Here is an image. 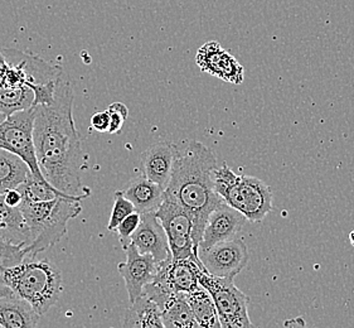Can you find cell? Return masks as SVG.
I'll use <instances>...</instances> for the list:
<instances>
[{"instance_id": "ba28073f", "label": "cell", "mask_w": 354, "mask_h": 328, "mask_svg": "<svg viewBox=\"0 0 354 328\" xmlns=\"http://www.w3.org/2000/svg\"><path fill=\"white\" fill-rule=\"evenodd\" d=\"M156 215L168 236L173 259H192L205 269L194 246V222L191 214L176 201L164 196Z\"/></svg>"}, {"instance_id": "7c38bea8", "label": "cell", "mask_w": 354, "mask_h": 328, "mask_svg": "<svg viewBox=\"0 0 354 328\" xmlns=\"http://www.w3.org/2000/svg\"><path fill=\"white\" fill-rule=\"evenodd\" d=\"M196 62L202 71L230 84L240 85L243 81V67L218 42L205 43L197 52Z\"/></svg>"}, {"instance_id": "e0dca14e", "label": "cell", "mask_w": 354, "mask_h": 328, "mask_svg": "<svg viewBox=\"0 0 354 328\" xmlns=\"http://www.w3.org/2000/svg\"><path fill=\"white\" fill-rule=\"evenodd\" d=\"M121 191L127 196L128 200L131 201L135 211L142 215L156 212V210L163 202L165 192L163 187L147 179L145 176H140L130 181Z\"/></svg>"}, {"instance_id": "7402d4cb", "label": "cell", "mask_w": 354, "mask_h": 328, "mask_svg": "<svg viewBox=\"0 0 354 328\" xmlns=\"http://www.w3.org/2000/svg\"><path fill=\"white\" fill-rule=\"evenodd\" d=\"M185 294L196 317V321L198 322L199 327L222 328L214 300L205 286H201L197 291Z\"/></svg>"}, {"instance_id": "484cf974", "label": "cell", "mask_w": 354, "mask_h": 328, "mask_svg": "<svg viewBox=\"0 0 354 328\" xmlns=\"http://www.w3.org/2000/svg\"><path fill=\"white\" fill-rule=\"evenodd\" d=\"M27 257L23 245L9 243L0 236V274L7 266L18 264Z\"/></svg>"}, {"instance_id": "2e32d148", "label": "cell", "mask_w": 354, "mask_h": 328, "mask_svg": "<svg viewBox=\"0 0 354 328\" xmlns=\"http://www.w3.org/2000/svg\"><path fill=\"white\" fill-rule=\"evenodd\" d=\"M41 314L15 293L0 297V328H33Z\"/></svg>"}, {"instance_id": "d4e9b609", "label": "cell", "mask_w": 354, "mask_h": 328, "mask_svg": "<svg viewBox=\"0 0 354 328\" xmlns=\"http://www.w3.org/2000/svg\"><path fill=\"white\" fill-rule=\"evenodd\" d=\"M135 211V207L131 201L127 199V196L124 194L122 191H118L115 192L113 196V206L110 219H109V224H107V228L110 231H116V228L127 216L133 214Z\"/></svg>"}, {"instance_id": "4316f807", "label": "cell", "mask_w": 354, "mask_h": 328, "mask_svg": "<svg viewBox=\"0 0 354 328\" xmlns=\"http://www.w3.org/2000/svg\"><path fill=\"white\" fill-rule=\"evenodd\" d=\"M142 221V214H139L138 211H134L133 214L127 216L119 224V226L116 228V233L119 235L122 248L125 249L129 244L131 243V236L136 231V228H139Z\"/></svg>"}, {"instance_id": "9a60e30c", "label": "cell", "mask_w": 354, "mask_h": 328, "mask_svg": "<svg viewBox=\"0 0 354 328\" xmlns=\"http://www.w3.org/2000/svg\"><path fill=\"white\" fill-rule=\"evenodd\" d=\"M205 271L192 259L170 257L159 265L158 274L163 277L174 293H192L201 288L199 273Z\"/></svg>"}, {"instance_id": "83f0119b", "label": "cell", "mask_w": 354, "mask_h": 328, "mask_svg": "<svg viewBox=\"0 0 354 328\" xmlns=\"http://www.w3.org/2000/svg\"><path fill=\"white\" fill-rule=\"evenodd\" d=\"M107 111L110 114L109 133L116 134V133L120 131L122 127H124V122H127V119H128V107L122 102H113L110 107H107Z\"/></svg>"}, {"instance_id": "5b68a950", "label": "cell", "mask_w": 354, "mask_h": 328, "mask_svg": "<svg viewBox=\"0 0 354 328\" xmlns=\"http://www.w3.org/2000/svg\"><path fill=\"white\" fill-rule=\"evenodd\" d=\"M213 181L216 192L250 222L262 221L272 208L271 188L257 177L237 176L223 163L214 170Z\"/></svg>"}, {"instance_id": "5bb4252c", "label": "cell", "mask_w": 354, "mask_h": 328, "mask_svg": "<svg viewBox=\"0 0 354 328\" xmlns=\"http://www.w3.org/2000/svg\"><path fill=\"white\" fill-rule=\"evenodd\" d=\"M177 150V145L169 142L153 144L142 153V167L144 176L165 190L169 185Z\"/></svg>"}, {"instance_id": "f1b7e54d", "label": "cell", "mask_w": 354, "mask_h": 328, "mask_svg": "<svg viewBox=\"0 0 354 328\" xmlns=\"http://www.w3.org/2000/svg\"><path fill=\"white\" fill-rule=\"evenodd\" d=\"M91 127L99 133H109L110 129V114L109 111H100L93 115Z\"/></svg>"}, {"instance_id": "603a6c76", "label": "cell", "mask_w": 354, "mask_h": 328, "mask_svg": "<svg viewBox=\"0 0 354 328\" xmlns=\"http://www.w3.org/2000/svg\"><path fill=\"white\" fill-rule=\"evenodd\" d=\"M18 190L21 191L23 200L29 202H42L55 200L62 196H72L59 191L46 179H37L32 173H29L28 177L18 187Z\"/></svg>"}, {"instance_id": "4dcf8cb0", "label": "cell", "mask_w": 354, "mask_h": 328, "mask_svg": "<svg viewBox=\"0 0 354 328\" xmlns=\"http://www.w3.org/2000/svg\"><path fill=\"white\" fill-rule=\"evenodd\" d=\"M12 293H13V291L9 286L0 284V297H6V295H9Z\"/></svg>"}, {"instance_id": "9c48e42d", "label": "cell", "mask_w": 354, "mask_h": 328, "mask_svg": "<svg viewBox=\"0 0 354 328\" xmlns=\"http://www.w3.org/2000/svg\"><path fill=\"white\" fill-rule=\"evenodd\" d=\"M199 259L205 271L214 277L234 279L248 263V249L241 239H231L201 250Z\"/></svg>"}, {"instance_id": "30bf717a", "label": "cell", "mask_w": 354, "mask_h": 328, "mask_svg": "<svg viewBox=\"0 0 354 328\" xmlns=\"http://www.w3.org/2000/svg\"><path fill=\"white\" fill-rule=\"evenodd\" d=\"M125 253L127 260L118 265V271L125 282L129 300L133 303L142 295L145 286L156 279L160 263L150 254H142L134 244H129Z\"/></svg>"}, {"instance_id": "cb8c5ba5", "label": "cell", "mask_w": 354, "mask_h": 328, "mask_svg": "<svg viewBox=\"0 0 354 328\" xmlns=\"http://www.w3.org/2000/svg\"><path fill=\"white\" fill-rule=\"evenodd\" d=\"M35 91L30 87L6 89L0 87V111L9 116L15 111L35 105Z\"/></svg>"}, {"instance_id": "6da1fadb", "label": "cell", "mask_w": 354, "mask_h": 328, "mask_svg": "<svg viewBox=\"0 0 354 328\" xmlns=\"http://www.w3.org/2000/svg\"><path fill=\"white\" fill-rule=\"evenodd\" d=\"M73 90L68 80H59L52 104L36 107L35 144L43 177L59 191L88 197L81 183L82 148L73 122Z\"/></svg>"}, {"instance_id": "8fae6325", "label": "cell", "mask_w": 354, "mask_h": 328, "mask_svg": "<svg viewBox=\"0 0 354 328\" xmlns=\"http://www.w3.org/2000/svg\"><path fill=\"white\" fill-rule=\"evenodd\" d=\"M248 221V217L245 215L230 206L228 203L217 207L208 216L205 231L199 243L198 253L201 250L208 249L216 244L234 239Z\"/></svg>"}, {"instance_id": "7a4b0ae2", "label": "cell", "mask_w": 354, "mask_h": 328, "mask_svg": "<svg viewBox=\"0 0 354 328\" xmlns=\"http://www.w3.org/2000/svg\"><path fill=\"white\" fill-rule=\"evenodd\" d=\"M216 168L217 159L212 150L197 140H191L183 149L178 148L169 185L164 192L165 197L176 201L191 214L197 253L208 216L226 203L214 190Z\"/></svg>"}, {"instance_id": "1f68e13d", "label": "cell", "mask_w": 354, "mask_h": 328, "mask_svg": "<svg viewBox=\"0 0 354 328\" xmlns=\"http://www.w3.org/2000/svg\"><path fill=\"white\" fill-rule=\"evenodd\" d=\"M6 119H7V115L4 114V113H1V111H0V124H1V122H4V120H6Z\"/></svg>"}, {"instance_id": "4fadbf2b", "label": "cell", "mask_w": 354, "mask_h": 328, "mask_svg": "<svg viewBox=\"0 0 354 328\" xmlns=\"http://www.w3.org/2000/svg\"><path fill=\"white\" fill-rule=\"evenodd\" d=\"M131 244L142 254H150L158 263H163L171 257L169 240L156 212L142 215V221L131 236Z\"/></svg>"}, {"instance_id": "44dd1931", "label": "cell", "mask_w": 354, "mask_h": 328, "mask_svg": "<svg viewBox=\"0 0 354 328\" xmlns=\"http://www.w3.org/2000/svg\"><path fill=\"white\" fill-rule=\"evenodd\" d=\"M30 173L27 163L8 150L0 148V193L18 188Z\"/></svg>"}, {"instance_id": "d6986e66", "label": "cell", "mask_w": 354, "mask_h": 328, "mask_svg": "<svg viewBox=\"0 0 354 328\" xmlns=\"http://www.w3.org/2000/svg\"><path fill=\"white\" fill-rule=\"evenodd\" d=\"M0 236L15 245H28L29 234L19 207H12L0 193Z\"/></svg>"}, {"instance_id": "3957f363", "label": "cell", "mask_w": 354, "mask_h": 328, "mask_svg": "<svg viewBox=\"0 0 354 328\" xmlns=\"http://www.w3.org/2000/svg\"><path fill=\"white\" fill-rule=\"evenodd\" d=\"M85 199L84 196H62L42 202L21 201L19 208L29 234L28 245L24 248L27 257H37L66 235L67 224L82 212L81 201Z\"/></svg>"}, {"instance_id": "ac0fdd59", "label": "cell", "mask_w": 354, "mask_h": 328, "mask_svg": "<svg viewBox=\"0 0 354 328\" xmlns=\"http://www.w3.org/2000/svg\"><path fill=\"white\" fill-rule=\"evenodd\" d=\"M124 327L164 328L162 311L145 293L130 303L122 323Z\"/></svg>"}, {"instance_id": "52a82bcc", "label": "cell", "mask_w": 354, "mask_h": 328, "mask_svg": "<svg viewBox=\"0 0 354 328\" xmlns=\"http://www.w3.org/2000/svg\"><path fill=\"white\" fill-rule=\"evenodd\" d=\"M199 283L212 295L222 328L254 327L248 317V297L234 286V279L220 278L201 271Z\"/></svg>"}, {"instance_id": "ffe728a7", "label": "cell", "mask_w": 354, "mask_h": 328, "mask_svg": "<svg viewBox=\"0 0 354 328\" xmlns=\"http://www.w3.org/2000/svg\"><path fill=\"white\" fill-rule=\"evenodd\" d=\"M164 327L199 328L185 293H176L162 308Z\"/></svg>"}, {"instance_id": "f546056e", "label": "cell", "mask_w": 354, "mask_h": 328, "mask_svg": "<svg viewBox=\"0 0 354 328\" xmlns=\"http://www.w3.org/2000/svg\"><path fill=\"white\" fill-rule=\"evenodd\" d=\"M4 200L9 206L19 207L23 201V196L18 188H13V190H9L7 193H4Z\"/></svg>"}, {"instance_id": "8992f818", "label": "cell", "mask_w": 354, "mask_h": 328, "mask_svg": "<svg viewBox=\"0 0 354 328\" xmlns=\"http://www.w3.org/2000/svg\"><path fill=\"white\" fill-rule=\"evenodd\" d=\"M36 107L15 111L0 124V148L23 159L37 179H44L35 144Z\"/></svg>"}, {"instance_id": "277c9868", "label": "cell", "mask_w": 354, "mask_h": 328, "mask_svg": "<svg viewBox=\"0 0 354 328\" xmlns=\"http://www.w3.org/2000/svg\"><path fill=\"white\" fill-rule=\"evenodd\" d=\"M0 284L29 302L43 316L56 304L62 294V274L47 259L26 257L18 264L7 266L0 274Z\"/></svg>"}]
</instances>
